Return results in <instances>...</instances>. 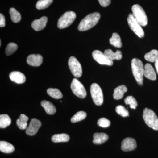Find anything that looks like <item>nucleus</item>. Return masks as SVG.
Here are the masks:
<instances>
[{"instance_id": "nucleus-17", "label": "nucleus", "mask_w": 158, "mask_h": 158, "mask_svg": "<svg viewBox=\"0 0 158 158\" xmlns=\"http://www.w3.org/2000/svg\"><path fill=\"white\" fill-rule=\"evenodd\" d=\"M93 142L95 144H103L106 142L108 139L109 136L106 133H95L93 135Z\"/></svg>"}, {"instance_id": "nucleus-1", "label": "nucleus", "mask_w": 158, "mask_h": 158, "mask_svg": "<svg viewBox=\"0 0 158 158\" xmlns=\"http://www.w3.org/2000/svg\"><path fill=\"white\" fill-rule=\"evenodd\" d=\"M100 17V14L98 12L88 15L81 21L78 29L80 31H85L92 28L98 23Z\"/></svg>"}, {"instance_id": "nucleus-36", "label": "nucleus", "mask_w": 158, "mask_h": 158, "mask_svg": "<svg viewBox=\"0 0 158 158\" xmlns=\"http://www.w3.org/2000/svg\"><path fill=\"white\" fill-rule=\"evenodd\" d=\"M6 26V19L5 16L2 14H0V27H4Z\"/></svg>"}, {"instance_id": "nucleus-14", "label": "nucleus", "mask_w": 158, "mask_h": 158, "mask_svg": "<svg viewBox=\"0 0 158 158\" xmlns=\"http://www.w3.org/2000/svg\"><path fill=\"white\" fill-rule=\"evenodd\" d=\"M43 57L41 55L33 54L28 56L27 61L29 65L33 66H39L42 64Z\"/></svg>"}, {"instance_id": "nucleus-38", "label": "nucleus", "mask_w": 158, "mask_h": 158, "mask_svg": "<svg viewBox=\"0 0 158 158\" xmlns=\"http://www.w3.org/2000/svg\"><path fill=\"white\" fill-rule=\"evenodd\" d=\"M1 45H2V41L0 40V46H1Z\"/></svg>"}, {"instance_id": "nucleus-33", "label": "nucleus", "mask_w": 158, "mask_h": 158, "mask_svg": "<svg viewBox=\"0 0 158 158\" xmlns=\"http://www.w3.org/2000/svg\"><path fill=\"white\" fill-rule=\"evenodd\" d=\"M116 111L117 114L122 117H127L129 115L127 110L121 105H118L116 107Z\"/></svg>"}, {"instance_id": "nucleus-21", "label": "nucleus", "mask_w": 158, "mask_h": 158, "mask_svg": "<svg viewBox=\"0 0 158 158\" xmlns=\"http://www.w3.org/2000/svg\"><path fill=\"white\" fill-rule=\"evenodd\" d=\"M15 150L14 146L9 142L5 141H0V151L5 153H11Z\"/></svg>"}, {"instance_id": "nucleus-35", "label": "nucleus", "mask_w": 158, "mask_h": 158, "mask_svg": "<svg viewBox=\"0 0 158 158\" xmlns=\"http://www.w3.org/2000/svg\"><path fill=\"white\" fill-rule=\"evenodd\" d=\"M99 3L103 7H106L111 3V0H98Z\"/></svg>"}, {"instance_id": "nucleus-28", "label": "nucleus", "mask_w": 158, "mask_h": 158, "mask_svg": "<svg viewBox=\"0 0 158 158\" xmlns=\"http://www.w3.org/2000/svg\"><path fill=\"white\" fill-rule=\"evenodd\" d=\"M53 0H39L36 4V8L38 10H42L48 8L53 2Z\"/></svg>"}, {"instance_id": "nucleus-11", "label": "nucleus", "mask_w": 158, "mask_h": 158, "mask_svg": "<svg viewBox=\"0 0 158 158\" xmlns=\"http://www.w3.org/2000/svg\"><path fill=\"white\" fill-rule=\"evenodd\" d=\"M41 126V122L36 118H33L31 119L29 127L26 129V134L29 136L34 135L37 134Z\"/></svg>"}, {"instance_id": "nucleus-31", "label": "nucleus", "mask_w": 158, "mask_h": 158, "mask_svg": "<svg viewBox=\"0 0 158 158\" xmlns=\"http://www.w3.org/2000/svg\"><path fill=\"white\" fill-rule=\"evenodd\" d=\"M18 45L14 43H9L6 49V54L7 56H10L17 50Z\"/></svg>"}, {"instance_id": "nucleus-37", "label": "nucleus", "mask_w": 158, "mask_h": 158, "mask_svg": "<svg viewBox=\"0 0 158 158\" xmlns=\"http://www.w3.org/2000/svg\"><path fill=\"white\" fill-rule=\"evenodd\" d=\"M155 65L156 70L157 73L158 74V58L156 60V62H155Z\"/></svg>"}, {"instance_id": "nucleus-24", "label": "nucleus", "mask_w": 158, "mask_h": 158, "mask_svg": "<svg viewBox=\"0 0 158 158\" xmlns=\"http://www.w3.org/2000/svg\"><path fill=\"white\" fill-rule=\"evenodd\" d=\"M110 44L114 46L115 47L120 48L122 46L121 38L118 34L113 33L112 37L110 39Z\"/></svg>"}, {"instance_id": "nucleus-15", "label": "nucleus", "mask_w": 158, "mask_h": 158, "mask_svg": "<svg viewBox=\"0 0 158 158\" xmlns=\"http://www.w3.org/2000/svg\"><path fill=\"white\" fill-rule=\"evenodd\" d=\"M9 78L12 81L18 84H23L26 81V77L22 73L13 71L9 74Z\"/></svg>"}, {"instance_id": "nucleus-4", "label": "nucleus", "mask_w": 158, "mask_h": 158, "mask_svg": "<svg viewBox=\"0 0 158 158\" xmlns=\"http://www.w3.org/2000/svg\"><path fill=\"white\" fill-rule=\"evenodd\" d=\"M76 18V14L72 11L65 12L59 19L58 22V27L60 29L66 28L73 23Z\"/></svg>"}, {"instance_id": "nucleus-6", "label": "nucleus", "mask_w": 158, "mask_h": 158, "mask_svg": "<svg viewBox=\"0 0 158 158\" xmlns=\"http://www.w3.org/2000/svg\"><path fill=\"white\" fill-rule=\"evenodd\" d=\"M90 94L94 102L97 106H101L103 102V94L101 88L96 83L91 85Z\"/></svg>"}, {"instance_id": "nucleus-19", "label": "nucleus", "mask_w": 158, "mask_h": 158, "mask_svg": "<svg viewBox=\"0 0 158 158\" xmlns=\"http://www.w3.org/2000/svg\"><path fill=\"white\" fill-rule=\"evenodd\" d=\"M127 88L124 85H121L115 88L113 94V98L115 100L120 99L123 97L124 93L127 91Z\"/></svg>"}, {"instance_id": "nucleus-8", "label": "nucleus", "mask_w": 158, "mask_h": 158, "mask_svg": "<svg viewBox=\"0 0 158 158\" xmlns=\"http://www.w3.org/2000/svg\"><path fill=\"white\" fill-rule=\"evenodd\" d=\"M71 88L74 94L80 98H84L87 96V92L84 85L76 78L73 80Z\"/></svg>"}, {"instance_id": "nucleus-12", "label": "nucleus", "mask_w": 158, "mask_h": 158, "mask_svg": "<svg viewBox=\"0 0 158 158\" xmlns=\"http://www.w3.org/2000/svg\"><path fill=\"white\" fill-rule=\"evenodd\" d=\"M137 147L135 140L131 138H127L123 139L121 143V149L125 152L134 150Z\"/></svg>"}, {"instance_id": "nucleus-5", "label": "nucleus", "mask_w": 158, "mask_h": 158, "mask_svg": "<svg viewBox=\"0 0 158 158\" xmlns=\"http://www.w3.org/2000/svg\"><path fill=\"white\" fill-rule=\"evenodd\" d=\"M132 11L135 19L141 26L145 27L147 25L148 19L144 9L139 5H134L132 7Z\"/></svg>"}, {"instance_id": "nucleus-23", "label": "nucleus", "mask_w": 158, "mask_h": 158, "mask_svg": "<svg viewBox=\"0 0 158 158\" xmlns=\"http://www.w3.org/2000/svg\"><path fill=\"white\" fill-rule=\"evenodd\" d=\"M70 138L68 135L66 134H56L52 137V141L55 143L67 142Z\"/></svg>"}, {"instance_id": "nucleus-7", "label": "nucleus", "mask_w": 158, "mask_h": 158, "mask_svg": "<svg viewBox=\"0 0 158 158\" xmlns=\"http://www.w3.org/2000/svg\"><path fill=\"white\" fill-rule=\"evenodd\" d=\"M127 22L130 28L140 38L144 37V33L141 25L137 21L132 13H130L127 18Z\"/></svg>"}, {"instance_id": "nucleus-16", "label": "nucleus", "mask_w": 158, "mask_h": 158, "mask_svg": "<svg viewBox=\"0 0 158 158\" xmlns=\"http://www.w3.org/2000/svg\"><path fill=\"white\" fill-rule=\"evenodd\" d=\"M144 77L149 80L155 81L156 79V75L152 65L147 63L144 66Z\"/></svg>"}, {"instance_id": "nucleus-26", "label": "nucleus", "mask_w": 158, "mask_h": 158, "mask_svg": "<svg viewBox=\"0 0 158 158\" xmlns=\"http://www.w3.org/2000/svg\"><path fill=\"white\" fill-rule=\"evenodd\" d=\"M158 58V51L154 49L145 54L144 59L146 61L151 62H155Z\"/></svg>"}, {"instance_id": "nucleus-2", "label": "nucleus", "mask_w": 158, "mask_h": 158, "mask_svg": "<svg viewBox=\"0 0 158 158\" xmlns=\"http://www.w3.org/2000/svg\"><path fill=\"white\" fill-rule=\"evenodd\" d=\"M131 68L136 81L139 85H143L144 68L142 61L137 58L133 59L131 61Z\"/></svg>"}, {"instance_id": "nucleus-25", "label": "nucleus", "mask_w": 158, "mask_h": 158, "mask_svg": "<svg viewBox=\"0 0 158 158\" xmlns=\"http://www.w3.org/2000/svg\"><path fill=\"white\" fill-rule=\"evenodd\" d=\"M11 123V119L7 114L0 115V127L5 128L10 125Z\"/></svg>"}, {"instance_id": "nucleus-32", "label": "nucleus", "mask_w": 158, "mask_h": 158, "mask_svg": "<svg viewBox=\"0 0 158 158\" xmlns=\"http://www.w3.org/2000/svg\"><path fill=\"white\" fill-rule=\"evenodd\" d=\"M125 103L130 105V108L135 109L138 106V103L135 98L132 96H128L124 99Z\"/></svg>"}, {"instance_id": "nucleus-22", "label": "nucleus", "mask_w": 158, "mask_h": 158, "mask_svg": "<svg viewBox=\"0 0 158 158\" xmlns=\"http://www.w3.org/2000/svg\"><path fill=\"white\" fill-rule=\"evenodd\" d=\"M29 118L25 114H22L20 115L19 118L16 121V124L18 127L21 130L26 129L27 127V122Z\"/></svg>"}, {"instance_id": "nucleus-3", "label": "nucleus", "mask_w": 158, "mask_h": 158, "mask_svg": "<svg viewBox=\"0 0 158 158\" xmlns=\"http://www.w3.org/2000/svg\"><path fill=\"white\" fill-rule=\"evenodd\" d=\"M143 118L149 127L156 131L158 130V118L152 110L145 108L143 111Z\"/></svg>"}, {"instance_id": "nucleus-34", "label": "nucleus", "mask_w": 158, "mask_h": 158, "mask_svg": "<svg viewBox=\"0 0 158 158\" xmlns=\"http://www.w3.org/2000/svg\"><path fill=\"white\" fill-rule=\"evenodd\" d=\"M98 126L106 128L109 127L111 124V122L105 118H101L98 119L97 122Z\"/></svg>"}, {"instance_id": "nucleus-9", "label": "nucleus", "mask_w": 158, "mask_h": 158, "mask_svg": "<svg viewBox=\"0 0 158 158\" xmlns=\"http://www.w3.org/2000/svg\"><path fill=\"white\" fill-rule=\"evenodd\" d=\"M68 65L72 73L76 77H80L82 75V68L80 62L74 56L69 58Z\"/></svg>"}, {"instance_id": "nucleus-27", "label": "nucleus", "mask_w": 158, "mask_h": 158, "mask_svg": "<svg viewBox=\"0 0 158 158\" xmlns=\"http://www.w3.org/2000/svg\"><path fill=\"white\" fill-rule=\"evenodd\" d=\"M10 17L12 21L15 23H18L20 21L21 19V15L20 13L18 12L15 9L11 8L9 10Z\"/></svg>"}, {"instance_id": "nucleus-30", "label": "nucleus", "mask_w": 158, "mask_h": 158, "mask_svg": "<svg viewBox=\"0 0 158 158\" xmlns=\"http://www.w3.org/2000/svg\"><path fill=\"white\" fill-rule=\"evenodd\" d=\"M47 92L48 95L53 98L60 99L62 98V93L59 89H57V88H48Z\"/></svg>"}, {"instance_id": "nucleus-13", "label": "nucleus", "mask_w": 158, "mask_h": 158, "mask_svg": "<svg viewBox=\"0 0 158 158\" xmlns=\"http://www.w3.org/2000/svg\"><path fill=\"white\" fill-rule=\"evenodd\" d=\"M48 18L46 16H43L41 18L34 20L32 23V27L35 31H39L43 30L46 26L48 22Z\"/></svg>"}, {"instance_id": "nucleus-29", "label": "nucleus", "mask_w": 158, "mask_h": 158, "mask_svg": "<svg viewBox=\"0 0 158 158\" xmlns=\"http://www.w3.org/2000/svg\"><path fill=\"white\" fill-rule=\"evenodd\" d=\"M87 117V113L84 111H79L76 113L72 118H71V122L73 123L81 121L85 119Z\"/></svg>"}, {"instance_id": "nucleus-18", "label": "nucleus", "mask_w": 158, "mask_h": 158, "mask_svg": "<svg viewBox=\"0 0 158 158\" xmlns=\"http://www.w3.org/2000/svg\"><path fill=\"white\" fill-rule=\"evenodd\" d=\"M104 54L108 59L112 61L114 60H119L122 58V54L119 50L114 52L112 50L107 49L105 51Z\"/></svg>"}, {"instance_id": "nucleus-10", "label": "nucleus", "mask_w": 158, "mask_h": 158, "mask_svg": "<svg viewBox=\"0 0 158 158\" xmlns=\"http://www.w3.org/2000/svg\"><path fill=\"white\" fill-rule=\"evenodd\" d=\"M92 57L93 59L101 65H113V61L108 59L104 53H103L101 51L95 50L92 52Z\"/></svg>"}, {"instance_id": "nucleus-20", "label": "nucleus", "mask_w": 158, "mask_h": 158, "mask_svg": "<svg viewBox=\"0 0 158 158\" xmlns=\"http://www.w3.org/2000/svg\"><path fill=\"white\" fill-rule=\"evenodd\" d=\"M41 105L44 108L46 113L49 115H53L56 113V107L51 102L43 100L41 102Z\"/></svg>"}]
</instances>
